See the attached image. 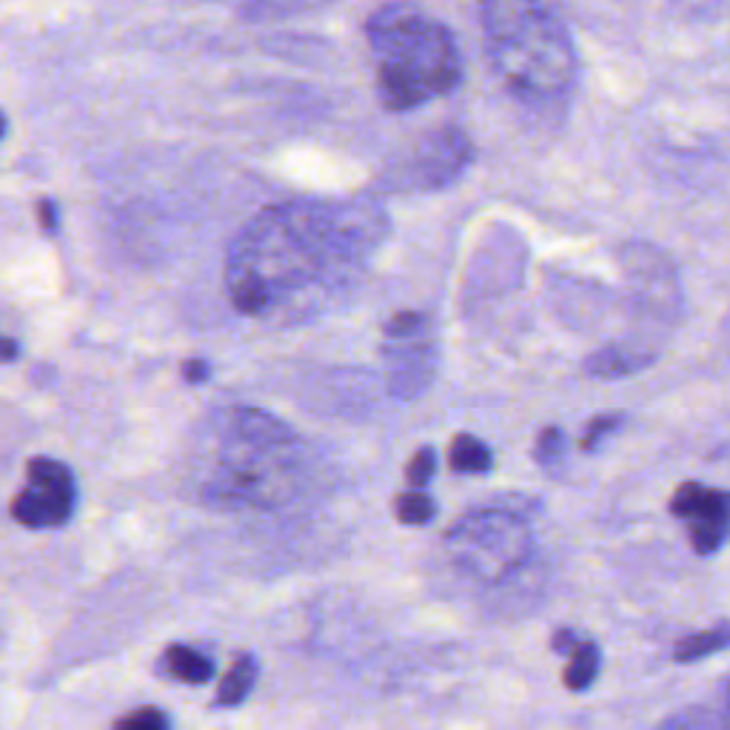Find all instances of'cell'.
I'll use <instances>...</instances> for the list:
<instances>
[{
	"label": "cell",
	"instance_id": "6da1fadb",
	"mask_svg": "<svg viewBox=\"0 0 730 730\" xmlns=\"http://www.w3.org/2000/svg\"><path fill=\"white\" fill-rule=\"evenodd\" d=\"M388 237L380 203L291 200L263 209L234 237L226 291L237 311L300 323L348 300Z\"/></svg>",
	"mask_w": 730,
	"mask_h": 730
},
{
	"label": "cell",
	"instance_id": "7a4b0ae2",
	"mask_svg": "<svg viewBox=\"0 0 730 730\" xmlns=\"http://www.w3.org/2000/svg\"><path fill=\"white\" fill-rule=\"evenodd\" d=\"M480 29L494 75L522 103H559L577 80V49L542 0H480Z\"/></svg>",
	"mask_w": 730,
	"mask_h": 730
},
{
	"label": "cell",
	"instance_id": "3957f363",
	"mask_svg": "<svg viewBox=\"0 0 730 730\" xmlns=\"http://www.w3.org/2000/svg\"><path fill=\"white\" fill-rule=\"evenodd\" d=\"M365 35L385 109L411 112L460 86V46L445 23L423 9L405 3L385 6L371 15Z\"/></svg>",
	"mask_w": 730,
	"mask_h": 730
},
{
	"label": "cell",
	"instance_id": "277c9868",
	"mask_svg": "<svg viewBox=\"0 0 730 730\" xmlns=\"http://www.w3.org/2000/svg\"><path fill=\"white\" fill-rule=\"evenodd\" d=\"M303 448L289 425L257 408H231L220 420L217 468L206 494L240 505H280L297 494Z\"/></svg>",
	"mask_w": 730,
	"mask_h": 730
},
{
	"label": "cell",
	"instance_id": "5b68a950",
	"mask_svg": "<svg viewBox=\"0 0 730 730\" xmlns=\"http://www.w3.org/2000/svg\"><path fill=\"white\" fill-rule=\"evenodd\" d=\"M451 559L468 577L497 585L514 577L534 554L531 528L511 511H471L445 537Z\"/></svg>",
	"mask_w": 730,
	"mask_h": 730
},
{
	"label": "cell",
	"instance_id": "8992f818",
	"mask_svg": "<svg viewBox=\"0 0 730 730\" xmlns=\"http://www.w3.org/2000/svg\"><path fill=\"white\" fill-rule=\"evenodd\" d=\"M383 368L391 397L414 400L437 377L440 346L423 311H397L383 326Z\"/></svg>",
	"mask_w": 730,
	"mask_h": 730
},
{
	"label": "cell",
	"instance_id": "52a82bcc",
	"mask_svg": "<svg viewBox=\"0 0 730 730\" xmlns=\"http://www.w3.org/2000/svg\"><path fill=\"white\" fill-rule=\"evenodd\" d=\"M75 511V477L58 460L38 457L26 468V488L12 500V517L26 528H58Z\"/></svg>",
	"mask_w": 730,
	"mask_h": 730
},
{
	"label": "cell",
	"instance_id": "ba28073f",
	"mask_svg": "<svg viewBox=\"0 0 730 730\" xmlns=\"http://www.w3.org/2000/svg\"><path fill=\"white\" fill-rule=\"evenodd\" d=\"M671 511L691 525L693 548L713 554L730 537V491L685 482L671 500Z\"/></svg>",
	"mask_w": 730,
	"mask_h": 730
},
{
	"label": "cell",
	"instance_id": "9c48e42d",
	"mask_svg": "<svg viewBox=\"0 0 730 730\" xmlns=\"http://www.w3.org/2000/svg\"><path fill=\"white\" fill-rule=\"evenodd\" d=\"M471 163V140L460 129H440L420 146L411 174L417 186L440 189L460 177Z\"/></svg>",
	"mask_w": 730,
	"mask_h": 730
},
{
	"label": "cell",
	"instance_id": "30bf717a",
	"mask_svg": "<svg viewBox=\"0 0 730 730\" xmlns=\"http://www.w3.org/2000/svg\"><path fill=\"white\" fill-rule=\"evenodd\" d=\"M163 665H166V671L172 673L174 679H183L189 685H203V682L212 679L214 673L212 659H206L200 651H194L189 645H172L166 651V656H163Z\"/></svg>",
	"mask_w": 730,
	"mask_h": 730
},
{
	"label": "cell",
	"instance_id": "8fae6325",
	"mask_svg": "<svg viewBox=\"0 0 730 730\" xmlns=\"http://www.w3.org/2000/svg\"><path fill=\"white\" fill-rule=\"evenodd\" d=\"M254 682H257V659L249 654H240L237 662L231 665V671L226 673L220 691H217V705L234 708V705L246 702V696L254 688Z\"/></svg>",
	"mask_w": 730,
	"mask_h": 730
},
{
	"label": "cell",
	"instance_id": "7c38bea8",
	"mask_svg": "<svg viewBox=\"0 0 730 730\" xmlns=\"http://www.w3.org/2000/svg\"><path fill=\"white\" fill-rule=\"evenodd\" d=\"M448 460H451V468L460 471V474H482L494 462L491 460V448L482 440H477V437H471V434H460L457 440L451 442Z\"/></svg>",
	"mask_w": 730,
	"mask_h": 730
},
{
	"label": "cell",
	"instance_id": "4fadbf2b",
	"mask_svg": "<svg viewBox=\"0 0 730 730\" xmlns=\"http://www.w3.org/2000/svg\"><path fill=\"white\" fill-rule=\"evenodd\" d=\"M596 673H599V648L594 642H577L571 651L568 671H565V685L571 691H585L594 685Z\"/></svg>",
	"mask_w": 730,
	"mask_h": 730
},
{
	"label": "cell",
	"instance_id": "5bb4252c",
	"mask_svg": "<svg viewBox=\"0 0 730 730\" xmlns=\"http://www.w3.org/2000/svg\"><path fill=\"white\" fill-rule=\"evenodd\" d=\"M725 648H730V625H719V628H711V631H702V634H693L688 639H682L676 645V659L679 662H696V659L719 654Z\"/></svg>",
	"mask_w": 730,
	"mask_h": 730
},
{
	"label": "cell",
	"instance_id": "9a60e30c",
	"mask_svg": "<svg viewBox=\"0 0 730 730\" xmlns=\"http://www.w3.org/2000/svg\"><path fill=\"white\" fill-rule=\"evenodd\" d=\"M659 730H728V722L725 716H716L705 708H688L671 716Z\"/></svg>",
	"mask_w": 730,
	"mask_h": 730
},
{
	"label": "cell",
	"instance_id": "2e32d148",
	"mask_svg": "<svg viewBox=\"0 0 730 730\" xmlns=\"http://www.w3.org/2000/svg\"><path fill=\"white\" fill-rule=\"evenodd\" d=\"M434 514H437V505L423 491H408L397 500V517L403 519L405 525H425L428 519H434Z\"/></svg>",
	"mask_w": 730,
	"mask_h": 730
},
{
	"label": "cell",
	"instance_id": "e0dca14e",
	"mask_svg": "<svg viewBox=\"0 0 730 730\" xmlns=\"http://www.w3.org/2000/svg\"><path fill=\"white\" fill-rule=\"evenodd\" d=\"M115 730H172L169 728V716L157 708H137L135 713L123 716L117 722Z\"/></svg>",
	"mask_w": 730,
	"mask_h": 730
},
{
	"label": "cell",
	"instance_id": "ac0fdd59",
	"mask_svg": "<svg viewBox=\"0 0 730 730\" xmlns=\"http://www.w3.org/2000/svg\"><path fill=\"white\" fill-rule=\"evenodd\" d=\"M434 471H437V454H434V448H420V451L414 454V460L408 462L405 477H408V482H411L414 488H423L425 482L434 477Z\"/></svg>",
	"mask_w": 730,
	"mask_h": 730
},
{
	"label": "cell",
	"instance_id": "d6986e66",
	"mask_svg": "<svg viewBox=\"0 0 730 730\" xmlns=\"http://www.w3.org/2000/svg\"><path fill=\"white\" fill-rule=\"evenodd\" d=\"M562 442H565V437H562V431L559 428H545L542 434H539V440H537V448H534V454H537V460L542 462V465H554V462L562 457Z\"/></svg>",
	"mask_w": 730,
	"mask_h": 730
},
{
	"label": "cell",
	"instance_id": "ffe728a7",
	"mask_svg": "<svg viewBox=\"0 0 730 730\" xmlns=\"http://www.w3.org/2000/svg\"><path fill=\"white\" fill-rule=\"evenodd\" d=\"M622 425V417L619 414H608V417H596L594 423L588 425V431H585V440L582 445L588 448V451H594L599 442L605 440L608 434H614L616 428Z\"/></svg>",
	"mask_w": 730,
	"mask_h": 730
},
{
	"label": "cell",
	"instance_id": "44dd1931",
	"mask_svg": "<svg viewBox=\"0 0 730 730\" xmlns=\"http://www.w3.org/2000/svg\"><path fill=\"white\" fill-rule=\"evenodd\" d=\"M209 374H212V368L206 360H189V363L183 365V377H186V383H206L209 380Z\"/></svg>",
	"mask_w": 730,
	"mask_h": 730
},
{
	"label": "cell",
	"instance_id": "7402d4cb",
	"mask_svg": "<svg viewBox=\"0 0 730 730\" xmlns=\"http://www.w3.org/2000/svg\"><path fill=\"white\" fill-rule=\"evenodd\" d=\"M38 214H40V226H43V231L55 234V231H58V206H55L52 200H40Z\"/></svg>",
	"mask_w": 730,
	"mask_h": 730
},
{
	"label": "cell",
	"instance_id": "603a6c76",
	"mask_svg": "<svg viewBox=\"0 0 730 730\" xmlns=\"http://www.w3.org/2000/svg\"><path fill=\"white\" fill-rule=\"evenodd\" d=\"M15 357H18V343L0 337V363H9V360H15Z\"/></svg>",
	"mask_w": 730,
	"mask_h": 730
},
{
	"label": "cell",
	"instance_id": "cb8c5ba5",
	"mask_svg": "<svg viewBox=\"0 0 730 730\" xmlns=\"http://www.w3.org/2000/svg\"><path fill=\"white\" fill-rule=\"evenodd\" d=\"M271 3H280V6H311V3H317V0H271Z\"/></svg>",
	"mask_w": 730,
	"mask_h": 730
},
{
	"label": "cell",
	"instance_id": "d4e9b609",
	"mask_svg": "<svg viewBox=\"0 0 730 730\" xmlns=\"http://www.w3.org/2000/svg\"><path fill=\"white\" fill-rule=\"evenodd\" d=\"M725 722H728V730H730V693H728V711H725Z\"/></svg>",
	"mask_w": 730,
	"mask_h": 730
},
{
	"label": "cell",
	"instance_id": "484cf974",
	"mask_svg": "<svg viewBox=\"0 0 730 730\" xmlns=\"http://www.w3.org/2000/svg\"><path fill=\"white\" fill-rule=\"evenodd\" d=\"M3 129H6V117L0 115V137H3Z\"/></svg>",
	"mask_w": 730,
	"mask_h": 730
}]
</instances>
